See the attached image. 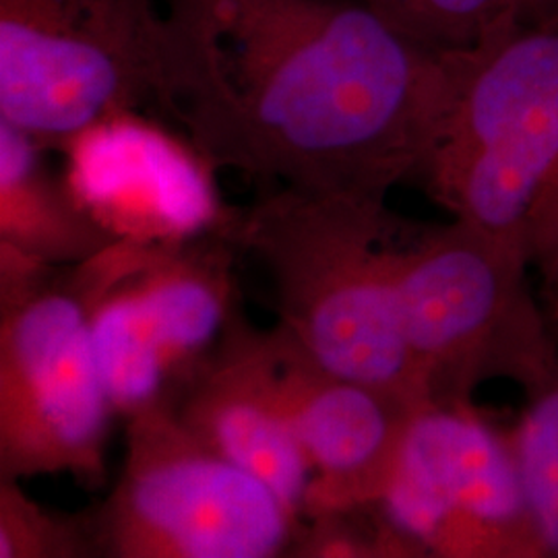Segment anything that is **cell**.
<instances>
[{
    "instance_id": "1",
    "label": "cell",
    "mask_w": 558,
    "mask_h": 558,
    "mask_svg": "<svg viewBox=\"0 0 558 558\" xmlns=\"http://www.w3.org/2000/svg\"><path fill=\"white\" fill-rule=\"evenodd\" d=\"M158 108L201 160L302 193L385 203L414 182L453 52L360 0H160Z\"/></svg>"
},
{
    "instance_id": "2",
    "label": "cell",
    "mask_w": 558,
    "mask_h": 558,
    "mask_svg": "<svg viewBox=\"0 0 558 558\" xmlns=\"http://www.w3.org/2000/svg\"><path fill=\"white\" fill-rule=\"evenodd\" d=\"M385 203L267 186L232 226V239L265 265L279 323L311 359L435 408L401 333L389 246L398 228Z\"/></svg>"
},
{
    "instance_id": "3",
    "label": "cell",
    "mask_w": 558,
    "mask_h": 558,
    "mask_svg": "<svg viewBox=\"0 0 558 558\" xmlns=\"http://www.w3.org/2000/svg\"><path fill=\"white\" fill-rule=\"evenodd\" d=\"M532 267L558 242V23L453 50V92L414 179Z\"/></svg>"
},
{
    "instance_id": "4",
    "label": "cell",
    "mask_w": 558,
    "mask_h": 558,
    "mask_svg": "<svg viewBox=\"0 0 558 558\" xmlns=\"http://www.w3.org/2000/svg\"><path fill=\"white\" fill-rule=\"evenodd\" d=\"M399 327L433 405H474L482 383L530 393L558 364L532 265L463 221L399 218L389 246Z\"/></svg>"
},
{
    "instance_id": "5",
    "label": "cell",
    "mask_w": 558,
    "mask_h": 558,
    "mask_svg": "<svg viewBox=\"0 0 558 558\" xmlns=\"http://www.w3.org/2000/svg\"><path fill=\"white\" fill-rule=\"evenodd\" d=\"M96 288L89 259L54 267L0 246V480L106 478L117 412L92 345Z\"/></svg>"
},
{
    "instance_id": "6",
    "label": "cell",
    "mask_w": 558,
    "mask_h": 558,
    "mask_svg": "<svg viewBox=\"0 0 558 558\" xmlns=\"http://www.w3.org/2000/svg\"><path fill=\"white\" fill-rule=\"evenodd\" d=\"M96 557L271 558L302 525L255 474L197 439L170 399L126 416L119 482L85 513Z\"/></svg>"
},
{
    "instance_id": "7",
    "label": "cell",
    "mask_w": 558,
    "mask_h": 558,
    "mask_svg": "<svg viewBox=\"0 0 558 558\" xmlns=\"http://www.w3.org/2000/svg\"><path fill=\"white\" fill-rule=\"evenodd\" d=\"M160 0H0V120L66 149L156 101Z\"/></svg>"
},
{
    "instance_id": "8",
    "label": "cell",
    "mask_w": 558,
    "mask_h": 558,
    "mask_svg": "<svg viewBox=\"0 0 558 558\" xmlns=\"http://www.w3.org/2000/svg\"><path fill=\"white\" fill-rule=\"evenodd\" d=\"M377 509L405 557L544 558L509 437L474 405L420 410Z\"/></svg>"
},
{
    "instance_id": "9",
    "label": "cell",
    "mask_w": 558,
    "mask_h": 558,
    "mask_svg": "<svg viewBox=\"0 0 558 558\" xmlns=\"http://www.w3.org/2000/svg\"><path fill=\"white\" fill-rule=\"evenodd\" d=\"M271 338L283 405L313 474L304 518L379 505L424 408L329 373L281 325Z\"/></svg>"
},
{
    "instance_id": "10",
    "label": "cell",
    "mask_w": 558,
    "mask_h": 558,
    "mask_svg": "<svg viewBox=\"0 0 558 558\" xmlns=\"http://www.w3.org/2000/svg\"><path fill=\"white\" fill-rule=\"evenodd\" d=\"M106 120L69 151L66 182L92 218L117 240L180 244L232 228L199 163L158 131Z\"/></svg>"
},
{
    "instance_id": "11",
    "label": "cell",
    "mask_w": 558,
    "mask_h": 558,
    "mask_svg": "<svg viewBox=\"0 0 558 558\" xmlns=\"http://www.w3.org/2000/svg\"><path fill=\"white\" fill-rule=\"evenodd\" d=\"M170 401L197 439L263 480L302 525L313 474L283 405L271 331L236 308Z\"/></svg>"
},
{
    "instance_id": "12",
    "label": "cell",
    "mask_w": 558,
    "mask_h": 558,
    "mask_svg": "<svg viewBox=\"0 0 558 558\" xmlns=\"http://www.w3.org/2000/svg\"><path fill=\"white\" fill-rule=\"evenodd\" d=\"M44 147L0 120V246L44 265H77L117 239L81 205Z\"/></svg>"
},
{
    "instance_id": "13",
    "label": "cell",
    "mask_w": 558,
    "mask_h": 558,
    "mask_svg": "<svg viewBox=\"0 0 558 558\" xmlns=\"http://www.w3.org/2000/svg\"><path fill=\"white\" fill-rule=\"evenodd\" d=\"M435 50H470L500 34L558 23V0H360Z\"/></svg>"
},
{
    "instance_id": "14",
    "label": "cell",
    "mask_w": 558,
    "mask_h": 558,
    "mask_svg": "<svg viewBox=\"0 0 558 558\" xmlns=\"http://www.w3.org/2000/svg\"><path fill=\"white\" fill-rule=\"evenodd\" d=\"M525 396L527 405L507 437L544 557H558V364Z\"/></svg>"
},
{
    "instance_id": "15",
    "label": "cell",
    "mask_w": 558,
    "mask_h": 558,
    "mask_svg": "<svg viewBox=\"0 0 558 558\" xmlns=\"http://www.w3.org/2000/svg\"><path fill=\"white\" fill-rule=\"evenodd\" d=\"M96 557L85 513L59 518L25 497L17 480H0V558Z\"/></svg>"
},
{
    "instance_id": "16",
    "label": "cell",
    "mask_w": 558,
    "mask_h": 558,
    "mask_svg": "<svg viewBox=\"0 0 558 558\" xmlns=\"http://www.w3.org/2000/svg\"><path fill=\"white\" fill-rule=\"evenodd\" d=\"M534 269H538L542 286H539V302L544 308L550 331L558 343V242L553 244L544 255H539Z\"/></svg>"
}]
</instances>
